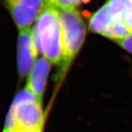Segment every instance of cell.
I'll use <instances>...</instances> for the list:
<instances>
[{"label": "cell", "mask_w": 132, "mask_h": 132, "mask_svg": "<svg viewBox=\"0 0 132 132\" xmlns=\"http://www.w3.org/2000/svg\"><path fill=\"white\" fill-rule=\"evenodd\" d=\"M124 23L126 24L132 31V12L126 18Z\"/></svg>", "instance_id": "13"}, {"label": "cell", "mask_w": 132, "mask_h": 132, "mask_svg": "<svg viewBox=\"0 0 132 132\" xmlns=\"http://www.w3.org/2000/svg\"><path fill=\"white\" fill-rule=\"evenodd\" d=\"M43 57L53 65H60L63 58L62 30L59 9L48 4L33 27Z\"/></svg>", "instance_id": "1"}, {"label": "cell", "mask_w": 132, "mask_h": 132, "mask_svg": "<svg viewBox=\"0 0 132 132\" xmlns=\"http://www.w3.org/2000/svg\"><path fill=\"white\" fill-rule=\"evenodd\" d=\"M18 29L28 28L37 21L48 0H3Z\"/></svg>", "instance_id": "5"}, {"label": "cell", "mask_w": 132, "mask_h": 132, "mask_svg": "<svg viewBox=\"0 0 132 132\" xmlns=\"http://www.w3.org/2000/svg\"><path fill=\"white\" fill-rule=\"evenodd\" d=\"M58 2H59V0H48L49 4H52V5L56 6V7H57V3H58Z\"/></svg>", "instance_id": "14"}, {"label": "cell", "mask_w": 132, "mask_h": 132, "mask_svg": "<svg viewBox=\"0 0 132 132\" xmlns=\"http://www.w3.org/2000/svg\"><path fill=\"white\" fill-rule=\"evenodd\" d=\"M131 1H132V0H131Z\"/></svg>", "instance_id": "16"}, {"label": "cell", "mask_w": 132, "mask_h": 132, "mask_svg": "<svg viewBox=\"0 0 132 132\" xmlns=\"http://www.w3.org/2000/svg\"><path fill=\"white\" fill-rule=\"evenodd\" d=\"M40 51L38 39L33 27L19 30L17 40V68L19 76H28L37 60Z\"/></svg>", "instance_id": "4"}, {"label": "cell", "mask_w": 132, "mask_h": 132, "mask_svg": "<svg viewBox=\"0 0 132 132\" xmlns=\"http://www.w3.org/2000/svg\"><path fill=\"white\" fill-rule=\"evenodd\" d=\"M105 4L115 20L124 22L132 12L131 0H107Z\"/></svg>", "instance_id": "8"}, {"label": "cell", "mask_w": 132, "mask_h": 132, "mask_svg": "<svg viewBox=\"0 0 132 132\" xmlns=\"http://www.w3.org/2000/svg\"><path fill=\"white\" fill-rule=\"evenodd\" d=\"M132 35V31L123 21L114 20L101 35L113 41L126 38Z\"/></svg>", "instance_id": "9"}, {"label": "cell", "mask_w": 132, "mask_h": 132, "mask_svg": "<svg viewBox=\"0 0 132 132\" xmlns=\"http://www.w3.org/2000/svg\"><path fill=\"white\" fill-rule=\"evenodd\" d=\"M51 65L52 63L44 57L38 58L27 76L26 87L40 102H42L43 96L46 90Z\"/></svg>", "instance_id": "6"}, {"label": "cell", "mask_w": 132, "mask_h": 132, "mask_svg": "<svg viewBox=\"0 0 132 132\" xmlns=\"http://www.w3.org/2000/svg\"><path fill=\"white\" fill-rule=\"evenodd\" d=\"M114 42L116 43L119 46H120L124 50H126V52L132 54V35L130 36H128L126 38L115 40Z\"/></svg>", "instance_id": "12"}, {"label": "cell", "mask_w": 132, "mask_h": 132, "mask_svg": "<svg viewBox=\"0 0 132 132\" xmlns=\"http://www.w3.org/2000/svg\"><path fill=\"white\" fill-rule=\"evenodd\" d=\"M115 19L109 10L106 4L92 15L89 21V29L91 32L102 35L106 29Z\"/></svg>", "instance_id": "7"}, {"label": "cell", "mask_w": 132, "mask_h": 132, "mask_svg": "<svg viewBox=\"0 0 132 132\" xmlns=\"http://www.w3.org/2000/svg\"><path fill=\"white\" fill-rule=\"evenodd\" d=\"M59 12L63 48V58L57 76L58 80H60L82 47L86 38L87 27L81 15L76 10L59 9Z\"/></svg>", "instance_id": "2"}, {"label": "cell", "mask_w": 132, "mask_h": 132, "mask_svg": "<svg viewBox=\"0 0 132 132\" xmlns=\"http://www.w3.org/2000/svg\"><path fill=\"white\" fill-rule=\"evenodd\" d=\"M18 130H19V128H18V125L15 118L14 114L12 109L10 108L6 118L3 132H15Z\"/></svg>", "instance_id": "10"}, {"label": "cell", "mask_w": 132, "mask_h": 132, "mask_svg": "<svg viewBox=\"0 0 132 132\" xmlns=\"http://www.w3.org/2000/svg\"><path fill=\"white\" fill-rule=\"evenodd\" d=\"M19 130L42 131L45 115L42 102L27 88L20 91L15 96L11 107Z\"/></svg>", "instance_id": "3"}, {"label": "cell", "mask_w": 132, "mask_h": 132, "mask_svg": "<svg viewBox=\"0 0 132 132\" xmlns=\"http://www.w3.org/2000/svg\"><path fill=\"white\" fill-rule=\"evenodd\" d=\"M15 132H42V131H28V130H18Z\"/></svg>", "instance_id": "15"}, {"label": "cell", "mask_w": 132, "mask_h": 132, "mask_svg": "<svg viewBox=\"0 0 132 132\" xmlns=\"http://www.w3.org/2000/svg\"><path fill=\"white\" fill-rule=\"evenodd\" d=\"M87 2V0H59L57 7L62 10H76L77 7Z\"/></svg>", "instance_id": "11"}]
</instances>
